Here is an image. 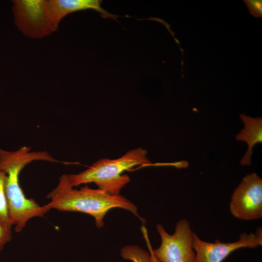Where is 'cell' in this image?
Returning a JSON list of instances; mask_svg holds the SVG:
<instances>
[{
	"instance_id": "obj_1",
	"label": "cell",
	"mask_w": 262,
	"mask_h": 262,
	"mask_svg": "<svg viewBox=\"0 0 262 262\" xmlns=\"http://www.w3.org/2000/svg\"><path fill=\"white\" fill-rule=\"evenodd\" d=\"M37 161L62 163L46 151H32L27 146L13 151L0 148V168L6 174L5 193L9 213L16 232L21 231L31 219L42 217L49 211L46 205L40 206L34 199L27 198L19 184L21 170Z\"/></svg>"
},
{
	"instance_id": "obj_2",
	"label": "cell",
	"mask_w": 262,
	"mask_h": 262,
	"mask_svg": "<svg viewBox=\"0 0 262 262\" xmlns=\"http://www.w3.org/2000/svg\"><path fill=\"white\" fill-rule=\"evenodd\" d=\"M50 201L46 205L50 210L56 209L63 212H76L88 214L93 217L98 228L104 225V218L110 210L119 208L129 211L138 217L143 225L146 220L141 217L137 207L124 196L110 195L98 188L88 186L79 190L70 184L68 174H63L56 187L48 195Z\"/></svg>"
},
{
	"instance_id": "obj_3",
	"label": "cell",
	"mask_w": 262,
	"mask_h": 262,
	"mask_svg": "<svg viewBox=\"0 0 262 262\" xmlns=\"http://www.w3.org/2000/svg\"><path fill=\"white\" fill-rule=\"evenodd\" d=\"M147 151L141 147L130 150L115 159L103 158L94 163L86 170L78 174H68L73 187L94 183L98 188L112 195H118L130 181V177L122 175L125 171L137 165H150Z\"/></svg>"
},
{
	"instance_id": "obj_4",
	"label": "cell",
	"mask_w": 262,
	"mask_h": 262,
	"mask_svg": "<svg viewBox=\"0 0 262 262\" xmlns=\"http://www.w3.org/2000/svg\"><path fill=\"white\" fill-rule=\"evenodd\" d=\"M14 23L25 35L40 39L54 32L47 0H12Z\"/></svg>"
},
{
	"instance_id": "obj_5",
	"label": "cell",
	"mask_w": 262,
	"mask_h": 262,
	"mask_svg": "<svg viewBox=\"0 0 262 262\" xmlns=\"http://www.w3.org/2000/svg\"><path fill=\"white\" fill-rule=\"evenodd\" d=\"M156 228L161 243L152 251L160 262H194L196 255L192 245L194 232L187 219L177 222L172 235L168 234L161 224H157Z\"/></svg>"
},
{
	"instance_id": "obj_6",
	"label": "cell",
	"mask_w": 262,
	"mask_h": 262,
	"mask_svg": "<svg viewBox=\"0 0 262 262\" xmlns=\"http://www.w3.org/2000/svg\"><path fill=\"white\" fill-rule=\"evenodd\" d=\"M231 213L243 220L262 217V180L256 173L246 175L234 191L229 203Z\"/></svg>"
},
{
	"instance_id": "obj_7",
	"label": "cell",
	"mask_w": 262,
	"mask_h": 262,
	"mask_svg": "<svg viewBox=\"0 0 262 262\" xmlns=\"http://www.w3.org/2000/svg\"><path fill=\"white\" fill-rule=\"evenodd\" d=\"M193 247L196 255L194 262H222L234 251L242 248H256L262 245V229L255 233L243 232L238 241L224 243L216 239L214 243L205 242L194 232Z\"/></svg>"
},
{
	"instance_id": "obj_8",
	"label": "cell",
	"mask_w": 262,
	"mask_h": 262,
	"mask_svg": "<svg viewBox=\"0 0 262 262\" xmlns=\"http://www.w3.org/2000/svg\"><path fill=\"white\" fill-rule=\"evenodd\" d=\"M102 2L100 0H47L49 16L55 32L63 18L79 11L93 10L100 13L103 18L111 17L115 20L118 16L103 9L101 6Z\"/></svg>"
},
{
	"instance_id": "obj_9",
	"label": "cell",
	"mask_w": 262,
	"mask_h": 262,
	"mask_svg": "<svg viewBox=\"0 0 262 262\" xmlns=\"http://www.w3.org/2000/svg\"><path fill=\"white\" fill-rule=\"evenodd\" d=\"M240 117L245 127L236 136V139L245 141L248 144L247 152L241 159L240 164L249 165L253 147L256 144L262 142V119L261 117L252 118L244 114H240Z\"/></svg>"
},
{
	"instance_id": "obj_10",
	"label": "cell",
	"mask_w": 262,
	"mask_h": 262,
	"mask_svg": "<svg viewBox=\"0 0 262 262\" xmlns=\"http://www.w3.org/2000/svg\"><path fill=\"white\" fill-rule=\"evenodd\" d=\"M120 255L124 260L132 262H152L150 253L137 245L123 247Z\"/></svg>"
},
{
	"instance_id": "obj_11",
	"label": "cell",
	"mask_w": 262,
	"mask_h": 262,
	"mask_svg": "<svg viewBox=\"0 0 262 262\" xmlns=\"http://www.w3.org/2000/svg\"><path fill=\"white\" fill-rule=\"evenodd\" d=\"M6 173L0 168V220L12 228L5 193Z\"/></svg>"
},
{
	"instance_id": "obj_12",
	"label": "cell",
	"mask_w": 262,
	"mask_h": 262,
	"mask_svg": "<svg viewBox=\"0 0 262 262\" xmlns=\"http://www.w3.org/2000/svg\"><path fill=\"white\" fill-rule=\"evenodd\" d=\"M12 239L11 228L0 220V251Z\"/></svg>"
},
{
	"instance_id": "obj_13",
	"label": "cell",
	"mask_w": 262,
	"mask_h": 262,
	"mask_svg": "<svg viewBox=\"0 0 262 262\" xmlns=\"http://www.w3.org/2000/svg\"><path fill=\"white\" fill-rule=\"evenodd\" d=\"M249 13L256 17H262V1L259 0H243Z\"/></svg>"
},
{
	"instance_id": "obj_14",
	"label": "cell",
	"mask_w": 262,
	"mask_h": 262,
	"mask_svg": "<svg viewBox=\"0 0 262 262\" xmlns=\"http://www.w3.org/2000/svg\"><path fill=\"white\" fill-rule=\"evenodd\" d=\"M144 238L146 242L149 251V253L151 255L152 262H160L154 255L152 252V248L148 238L147 230V229H144L142 230Z\"/></svg>"
}]
</instances>
